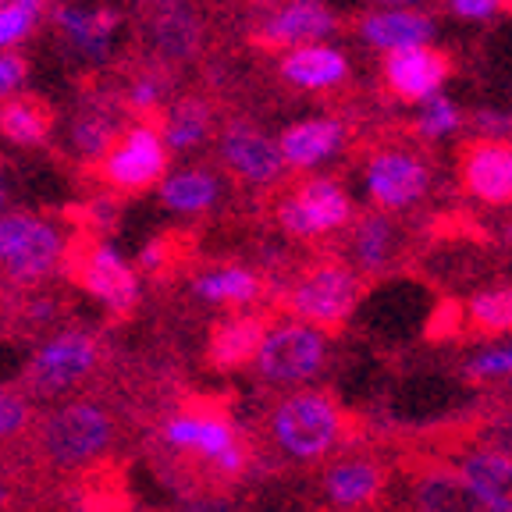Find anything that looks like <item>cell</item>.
<instances>
[{
  "mask_svg": "<svg viewBox=\"0 0 512 512\" xmlns=\"http://www.w3.org/2000/svg\"><path fill=\"white\" fill-rule=\"evenodd\" d=\"M271 441L281 448V456L296 463H317L331 452L363 445L367 424L356 413H345L331 392H292L278 402L271 413Z\"/></svg>",
  "mask_w": 512,
  "mask_h": 512,
  "instance_id": "6da1fadb",
  "label": "cell"
},
{
  "mask_svg": "<svg viewBox=\"0 0 512 512\" xmlns=\"http://www.w3.org/2000/svg\"><path fill=\"white\" fill-rule=\"evenodd\" d=\"M367 288L370 278H363L349 260L328 253L310 264H299L292 281L281 288L278 303L288 317L306 320L310 328L324 331V335H338L345 320L356 313L360 299L367 296Z\"/></svg>",
  "mask_w": 512,
  "mask_h": 512,
  "instance_id": "7a4b0ae2",
  "label": "cell"
},
{
  "mask_svg": "<svg viewBox=\"0 0 512 512\" xmlns=\"http://www.w3.org/2000/svg\"><path fill=\"white\" fill-rule=\"evenodd\" d=\"M395 477L406 480L409 509L413 512H498L470 480L438 452L406 445L392 456Z\"/></svg>",
  "mask_w": 512,
  "mask_h": 512,
  "instance_id": "3957f363",
  "label": "cell"
},
{
  "mask_svg": "<svg viewBox=\"0 0 512 512\" xmlns=\"http://www.w3.org/2000/svg\"><path fill=\"white\" fill-rule=\"evenodd\" d=\"M271 214L288 239L310 242L345 232L356 210H352V200L335 178L296 175L274 192Z\"/></svg>",
  "mask_w": 512,
  "mask_h": 512,
  "instance_id": "277c9868",
  "label": "cell"
},
{
  "mask_svg": "<svg viewBox=\"0 0 512 512\" xmlns=\"http://www.w3.org/2000/svg\"><path fill=\"white\" fill-rule=\"evenodd\" d=\"M164 441L178 452L207 459L214 477L224 484L239 480L249 466L246 441L239 438L224 406H214V402H192L182 413L171 416L164 424Z\"/></svg>",
  "mask_w": 512,
  "mask_h": 512,
  "instance_id": "5b68a950",
  "label": "cell"
},
{
  "mask_svg": "<svg viewBox=\"0 0 512 512\" xmlns=\"http://www.w3.org/2000/svg\"><path fill=\"white\" fill-rule=\"evenodd\" d=\"M114 441V416L104 402L75 399L47 413L40 427V452L47 463L75 470L100 459Z\"/></svg>",
  "mask_w": 512,
  "mask_h": 512,
  "instance_id": "8992f818",
  "label": "cell"
},
{
  "mask_svg": "<svg viewBox=\"0 0 512 512\" xmlns=\"http://www.w3.org/2000/svg\"><path fill=\"white\" fill-rule=\"evenodd\" d=\"M395 463L377 448L363 445L342 448L335 463L320 477V491L335 512H388Z\"/></svg>",
  "mask_w": 512,
  "mask_h": 512,
  "instance_id": "52a82bcc",
  "label": "cell"
},
{
  "mask_svg": "<svg viewBox=\"0 0 512 512\" xmlns=\"http://www.w3.org/2000/svg\"><path fill=\"white\" fill-rule=\"evenodd\" d=\"M168 164L171 150L164 143V132L150 121H136L121 128V136L104 157L93 160V171L100 185H107L114 196H139L168 175Z\"/></svg>",
  "mask_w": 512,
  "mask_h": 512,
  "instance_id": "ba28073f",
  "label": "cell"
},
{
  "mask_svg": "<svg viewBox=\"0 0 512 512\" xmlns=\"http://www.w3.org/2000/svg\"><path fill=\"white\" fill-rule=\"evenodd\" d=\"M64 260V239L47 217L11 210L0 214V278L11 285H40Z\"/></svg>",
  "mask_w": 512,
  "mask_h": 512,
  "instance_id": "9c48e42d",
  "label": "cell"
},
{
  "mask_svg": "<svg viewBox=\"0 0 512 512\" xmlns=\"http://www.w3.org/2000/svg\"><path fill=\"white\" fill-rule=\"evenodd\" d=\"M143 40L150 50V64L157 72L182 68L203 57L207 47V15L196 0H150Z\"/></svg>",
  "mask_w": 512,
  "mask_h": 512,
  "instance_id": "30bf717a",
  "label": "cell"
},
{
  "mask_svg": "<svg viewBox=\"0 0 512 512\" xmlns=\"http://www.w3.org/2000/svg\"><path fill=\"white\" fill-rule=\"evenodd\" d=\"M324 360H328L324 331L310 328V324H281V328L267 331L253 356V367L260 381L296 388V384L317 377L324 370Z\"/></svg>",
  "mask_w": 512,
  "mask_h": 512,
  "instance_id": "8fae6325",
  "label": "cell"
},
{
  "mask_svg": "<svg viewBox=\"0 0 512 512\" xmlns=\"http://www.w3.org/2000/svg\"><path fill=\"white\" fill-rule=\"evenodd\" d=\"M100 360V342L89 331H57L32 352L25 367V388L32 395H61L93 374Z\"/></svg>",
  "mask_w": 512,
  "mask_h": 512,
  "instance_id": "7c38bea8",
  "label": "cell"
},
{
  "mask_svg": "<svg viewBox=\"0 0 512 512\" xmlns=\"http://www.w3.org/2000/svg\"><path fill=\"white\" fill-rule=\"evenodd\" d=\"M456 182L473 203L512 207V136H477L456 150Z\"/></svg>",
  "mask_w": 512,
  "mask_h": 512,
  "instance_id": "4fadbf2b",
  "label": "cell"
},
{
  "mask_svg": "<svg viewBox=\"0 0 512 512\" xmlns=\"http://www.w3.org/2000/svg\"><path fill=\"white\" fill-rule=\"evenodd\" d=\"M335 29L338 18L324 0H278L274 8H264V18L249 29V43L264 54H278L331 36Z\"/></svg>",
  "mask_w": 512,
  "mask_h": 512,
  "instance_id": "5bb4252c",
  "label": "cell"
},
{
  "mask_svg": "<svg viewBox=\"0 0 512 512\" xmlns=\"http://www.w3.org/2000/svg\"><path fill=\"white\" fill-rule=\"evenodd\" d=\"M72 278L86 288L89 296L100 299L111 317H128L132 306L139 303L136 271L107 242H82L79 253H72Z\"/></svg>",
  "mask_w": 512,
  "mask_h": 512,
  "instance_id": "9a60e30c",
  "label": "cell"
},
{
  "mask_svg": "<svg viewBox=\"0 0 512 512\" xmlns=\"http://www.w3.org/2000/svg\"><path fill=\"white\" fill-rule=\"evenodd\" d=\"M367 189L377 210L395 214L424 200L431 189V168L406 146H381L367 164Z\"/></svg>",
  "mask_w": 512,
  "mask_h": 512,
  "instance_id": "2e32d148",
  "label": "cell"
},
{
  "mask_svg": "<svg viewBox=\"0 0 512 512\" xmlns=\"http://www.w3.org/2000/svg\"><path fill=\"white\" fill-rule=\"evenodd\" d=\"M406 246L409 232L399 221L384 214V210H370V214H352L349 221V242H345V260L363 278H381L388 271L406 267Z\"/></svg>",
  "mask_w": 512,
  "mask_h": 512,
  "instance_id": "e0dca14e",
  "label": "cell"
},
{
  "mask_svg": "<svg viewBox=\"0 0 512 512\" xmlns=\"http://www.w3.org/2000/svg\"><path fill=\"white\" fill-rule=\"evenodd\" d=\"M217 157L228 168V175L239 178L246 185H278L281 171H285V157H281L278 143L267 136L264 128L249 125V121H228L217 139Z\"/></svg>",
  "mask_w": 512,
  "mask_h": 512,
  "instance_id": "ac0fdd59",
  "label": "cell"
},
{
  "mask_svg": "<svg viewBox=\"0 0 512 512\" xmlns=\"http://www.w3.org/2000/svg\"><path fill=\"white\" fill-rule=\"evenodd\" d=\"M413 445L431 448V452H441V448H452V445H473L512 459V399H491V406L473 409L463 420L431 427Z\"/></svg>",
  "mask_w": 512,
  "mask_h": 512,
  "instance_id": "d6986e66",
  "label": "cell"
},
{
  "mask_svg": "<svg viewBox=\"0 0 512 512\" xmlns=\"http://www.w3.org/2000/svg\"><path fill=\"white\" fill-rule=\"evenodd\" d=\"M452 57L445 50H431L427 43H416V47H399L388 50L381 61V86L395 100H427L431 93H438L441 82L452 75Z\"/></svg>",
  "mask_w": 512,
  "mask_h": 512,
  "instance_id": "ffe728a7",
  "label": "cell"
},
{
  "mask_svg": "<svg viewBox=\"0 0 512 512\" xmlns=\"http://www.w3.org/2000/svg\"><path fill=\"white\" fill-rule=\"evenodd\" d=\"M267 331H271V317L267 313H232V317H221L207 335L210 367L228 374V370H239L246 363H253Z\"/></svg>",
  "mask_w": 512,
  "mask_h": 512,
  "instance_id": "44dd1931",
  "label": "cell"
},
{
  "mask_svg": "<svg viewBox=\"0 0 512 512\" xmlns=\"http://www.w3.org/2000/svg\"><path fill=\"white\" fill-rule=\"evenodd\" d=\"M427 452H431V448H427ZM438 456H445L448 463L456 466L498 512H512V459L509 456H498V452L473 448V445L441 448Z\"/></svg>",
  "mask_w": 512,
  "mask_h": 512,
  "instance_id": "7402d4cb",
  "label": "cell"
},
{
  "mask_svg": "<svg viewBox=\"0 0 512 512\" xmlns=\"http://www.w3.org/2000/svg\"><path fill=\"white\" fill-rule=\"evenodd\" d=\"M57 125V111L40 93L0 96V136L15 146H40L50 139Z\"/></svg>",
  "mask_w": 512,
  "mask_h": 512,
  "instance_id": "603a6c76",
  "label": "cell"
},
{
  "mask_svg": "<svg viewBox=\"0 0 512 512\" xmlns=\"http://www.w3.org/2000/svg\"><path fill=\"white\" fill-rule=\"evenodd\" d=\"M281 79L299 89H335L349 79V61L342 50L320 47V43H303L292 47L278 64Z\"/></svg>",
  "mask_w": 512,
  "mask_h": 512,
  "instance_id": "cb8c5ba5",
  "label": "cell"
},
{
  "mask_svg": "<svg viewBox=\"0 0 512 512\" xmlns=\"http://www.w3.org/2000/svg\"><path fill=\"white\" fill-rule=\"evenodd\" d=\"M349 128L342 125L338 118H310L299 121V125L285 128L278 139V150L285 157V164L306 171L320 160H328L331 153H338V146L345 143Z\"/></svg>",
  "mask_w": 512,
  "mask_h": 512,
  "instance_id": "d4e9b609",
  "label": "cell"
},
{
  "mask_svg": "<svg viewBox=\"0 0 512 512\" xmlns=\"http://www.w3.org/2000/svg\"><path fill=\"white\" fill-rule=\"evenodd\" d=\"M360 36L370 47L381 50L416 47V43H427L434 36V22L427 15H416V11H374L360 22Z\"/></svg>",
  "mask_w": 512,
  "mask_h": 512,
  "instance_id": "484cf974",
  "label": "cell"
},
{
  "mask_svg": "<svg viewBox=\"0 0 512 512\" xmlns=\"http://www.w3.org/2000/svg\"><path fill=\"white\" fill-rule=\"evenodd\" d=\"M463 306V338L512 335V285L480 288Z\"/></svg>",
  "mask_w": 512,
  "mask_h": 512,
  "instance_id": "4316f807",
  "label": "cell"
},
{
  "mask_svg": "<svg viewBox=\"0 0 512 512\" xmlns=\"http://www.w3.org/2000/svg\"><path fill=\"white\" fill-rule=\"evenodd\" d=\"M192 292L217 306H249L267 292V281L249 267H221L192 281Z\"/></svg>",
  "mask_w": 512,
  "mask_h": 512,
  "instance_id": "83f0119b",
  "label": "cell"
},
{
  "mask_svg": "<svg viewBox=\"0 0 512 512\" xmlns=\"http://www.w3.org/2000/svg\"><path fill=\"white\" fill-rule=\"evenodd\" d=\"M214 132V104L207 96H182L171 111H164V143L168 150L185 153L192 146L207 143Z\"/></svg>",
  "mask_w": 512,
  "mask_h": 512,
  "instance_id": "f1b7e54d",
  "label": "cell"
},
{
  "mask_svg": "<svg viewBox=\"0 0 512 512\" xmlns=\"http://www.w3.org/2000/svg\"><path fill=\"white\" fill-rule=\"evenodd\" d=\"M57 29L68 36L79 50L89 57H104L111 47V36L118 29V11L100 8V11H82V8H57Z\"/></svg>",
  "mask_w": 512,
  "mask_h": 512,
  "instance_id": "f546056e",
  "label": "cell"
},
{
  "mask_svg": "<svg viewBox=\"0 0 512 512\" xmlns=\"http://www.w3.org/2000/svg\"><path fill=\"white\" fill-rule=\"evenodd\" d=\"M160 200L164 207L182 210V214H200L210 210L217 200V175L203 164V168H185L175 171L160 182Z\"/></svg>",
  "mask_w": 512,
  "mask_h": 512,
  "instance_id": "4dcf8cb0",
  "label": "cell"
},
{
  "mask_svg": "<svg viewBox=\"0 0 512 512\" xmlns=\"http://www.w3.org/2000/svg\"><path fill=\"white\" fill-rule=\"evenodd\" d=\"M118 136H121L118 114L104 104H89L72 121V146L82 160H100Z\"/></svg>",
  "mask_w": 512,
  "mask_h": 512,
  "instance_id": "1f68e13d",
  "label": "cell"
},
{
  "mask_svg": "<svg viewBox=\"0 0 512 512\" xmlns=\"http://www.w3.org/2000/svg\"><path fill=\"white\" fill-rule=\"evenodd\" d=\"M463 381L470 384H512V342L495 345V349H484L477 356L463 363Z\"/></svg>",
  "mask_w": 512,
  "mask_h": 512,
  "instance_id": "d6a6232c",
  "label": "cell"
},
{
  "mask_svg": "<svg viewBox=\"0 0 512 512\" xmlns=\"http://www.w3.org/2000/svg\"><path fill=\"white\" fill-rule=\"evenodd\" d=\"M43 4H47V0H8V4L0 8V50L15 47L18 40L29 36L32 25L40 22Z\"/></svg>",
  "mask_w": 512,
  "mask_h": 512,
  "instance_id": "836d02e7",
  "label": "cell"
},
{
  "mask_svg": "<svg viewBox=\"0 0 512 512\" xmlns=\"http://www.w3.org/2000/svg\"><path fill=\"white\" fill-rule=\"evenodd\" d=\"M463 125V114L456 111V104L452 100H445V96L431 93L424 100V111H420V118H416V136L424 139H438V136H448V132H456V128Z\"/></svg>",
  "mask_w": 512,
  "mask_h": 512,
  "instance_id": "e575fe53",
  "label": "cell"
},
{
  "mask_svg": "<svg viewBox=\"0 0 512 512\" xmlns=\"http://www.w3.org/2000/svg\"><path fill=\"white\" fill-rule=\"evenodd\" d=\"M25 424H29V402H25V395L0 384V441L22 434Z\"/></svg>",
  "mask_w": 512,
  "mask_h": 512,
  "instance_id": "d590c367",
  "label": "cell"
},
{
  "mask_svg": "<svg viewBox=\"0 0 512 512\" xmlns=\"http://www.w3.org/2000/svg\"><path fill=\"white\" fill-rule=\"evenodd\" d=\"M25 75H29V61H25V54H18V50H0V96H11L18 86L25 82Z\"/></svg>",
  "mask_w": 512,
  "mask_h": 512,
  "instance_id": "8d00e7d4",
  "label": "cell"
},
{
  "mask_svg": "<svg viewBox=\"0 0 512 512\" xmlns=\"http://www.w3.org/2000/svg\"><path fill=\"white\" fill-rule=\"evenodd\" d=\"M448 8L456 11L459 18L480 22V18H491L498 11H505V0H448Z\"/></svg>",
  "mask_w": 512,
  "mask_h": 512,
  "instance_id": "74e56055",
  "label": "cell"
},
{
  "mask_svg": "<svg viewBox=\"0 0 512 512\" xmlns=\"http://www.w3.org/2000/svg\"><path fill=\"white\" fill-rule=\"evenodd\" d=\"M470 125L477 128L480 136H512V114L477 111V114L470 118Z\"/></svg>",
  "mask_w": 512,
  "mask_h": 512,
  "instance_id": "f35d334b",
  "label": "cell"
},
{
  "mask_svg": "<svg viewBox=\"0 0 512 512\" xmlns=\"http://www.w3.org/2000/svg\"><path fill=\"white\" fill-rule=\"evenodd\" d=\"M8 207V178H4V164H0V214Z\"/></svg>",
  "mask_w": 512,
  "mask_h": 512,
  "instance_id": "ab89813d",
  "label": "cell"
},
{
  "mask_svg": "<svg viewBox=\"0 0 512 512\" xmlns=\"http://www.w3.org/2000/svg\"><path fill=\"white\" fill-rule=\"evenodd\" d=\"M502 239H505V242H509V246H512V214H509V221L502 224Z\"/></svg>",
  "mask_w": 512,
  "mask_h": 512,
  "instance_id": "60d3db41",
  "label": "cell"
},
{
  "mask_svg": "<svg viewBox=\"0 0 512 512\" xmlns=\"http://www.w3.org/2000/svg\"><path fill=\"white\" fill-rule=\"evenodd\" d=\"M274 4H278V0H253V8H260V11H264V8H274Z\"/></svg>",
  "mask_w": 512,
  "mask_h": 512,
  "instance_id": "b9f144b4",
  "label": "cell"
},
{
  "mask_svg": "<svg viewBox=\"0 0 512 512\" xmlns=\"http://www.w3.org/2000/svg\"><path fill=\"white\" fill-rule=\"evenodd\" d=\"M8 495H11V488H8V484H4V480H0V505L8 502Z\"/></svg>",
  "mask_w": 512,
  "mask_h": 512,
  "instance_id": "7bdbcfd3",
  "label": "cell"
},
{
  "mask_svg": "<svg viewBox=\"0 0 512 512\" xmlns=\"http://www.w3.org/2000/svg\"><path fill=\"white\" fill-rule=\"evenodd\" d=\"M377 4H416V0H377Z\"/></svg>",
  "mask_w": 512,
  "mask_h": 512,
  "instance_id": "ee69618b",
  "label": "cell"
},
{
  "mask_svg": "<svg viewBox=\"0 0 512 512\" xmlns=\"http://www.w3.org/2000/svg\"><path fill=\"white\" fill-rule=\"evenodd\" d=\"M4 4H8V0H0V8H4Z\"/></svg>",
  "mask_w": 512,
  "mask_h": 512,
  "instance_id": "f6af8a7d",
  "label": "cell"
},
{
  "mask_svg": "<svg viewBox=\"0 0 512 512\" xmlns=\"http://www.w3.org/2000/svg\"><path fill=\"white\" fill-rule=\"evenodd\" d=\"M146 4H150V0H146Z\"/></svg>",
  "mask_w": 512,
  "mask_h": 512,
  "instance_id": "bcb514c9",
  "label": "cell"
}]
</instances>
